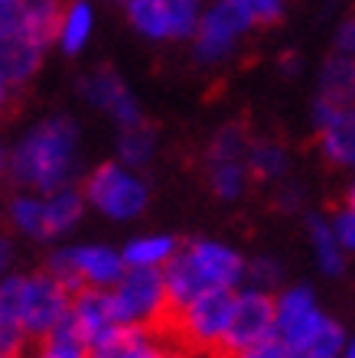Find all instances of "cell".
<instances>
[{"label":"cell","mask_w":355,"mask_h":358,"mask_svg":"<svg viewBox=\"0 0 355 358\" xmlns=\"http://www.w3.org/2000/svg\"><path fill=\"white\" fill-rule=\"evenodd\" d=\"M277 72L284 78H300L303 76V56H300L297 49H284L281 56H277Z\"/></svg>","instance_id":"34"},{"label":"cell","mask_w":355,"mask_h":358,"mask_svg":"<svg viewBox=\"0 0 355 358\" xmlns=\"http://www.w3.org/2000/svg\"><path fill=\"white\" fill-rule=\"evenodd\" d=\"M10 182L29 192H53L82 179V127L69 114L29 124L10 147Z\"/></svg>","instance_id":"1"},{"label":"cell","mask_w":355,"mask_h":358,"mask_svg":"<svg viewBox=\"0 0 355 358\" xmlns=\"http://www.w3.org/2000/svg\"><path fill=\"white\" fill-rule=\"evenodd\" d=\"M244 160H248V173H251L254 182L274 186V182L290 176V150L277 137H251Z\"/></svg>","instance_id":"23"},{"label":"cell","mask_w":355,"mask_h":358,"mask_svg":"<svg viewBox=\"0 0 355 358\" xmlns=\"http://www.w3.org/2000/svg\"><path fill=\"white\" fill-rule=\"evenodd\" d=\"M20 355H23V352H20L17 345H13V342H10L7 336L0 332V358H20Z\"/></svg>","instance_id":"36"},{"label":"cell","mask_w":355,"mask_h":358,"mask_svg":"<svg viewBox=\"0 0 355 358\" xmlns=\"http://www.w3.org/2000/svg\"><path fill=\"white\" fill-rule=\"evenodd\" d=\"M244 287L277 293L284 287V264L274 255L248 257V264H244Z\"/></svg>","instance_id":"28"},{"label":"cell","mask_w":355,"mask_h":358,"mask_svg":"<svg viewBox=\"0 0 355 358\" xmlns=\"http://www.w3.org/2000/svg\"><path fill=\"white\" fill-rule=\"evenodd\" d=\"M10 176V147H4L0 143V179Z\"/></svg>","instance_id":"37"},{"label":"cell","mask_w":355,"mask_h":358,"mask_svg":"<svg viewBox=\"0 0 355 358\" xmlns=\"http://www.w3.org/2000/svg\"><path fill=\"white\" fill-rule=\"evenodd\" d=\"M316 98L326 104H355V59L329 52L316 72Z\"/></svg>","instance_id":"20"},{"label":"cell","mask_w":355,"mask_h":358,"mask_svg":"<svg viewBox=\"0 0 355 358\" xmlns=\"http://www.w3.org/2000/svg\"><path fill=\"white\" fill-rule=\"evenodd\" d=\"M85 196L78 186H62L53 192H29L20 189L17 196L7 202V222L17 235L39 241V245H53L62 241L82 225Z\"/></svg>","instance_id":"4"},{"label":"cell","mask_w":355,"mask_h":358,"mask_svg":"<svg viewBox=\"0 0 355 358\" xmlns=\"http://www.w3.org/2000/svg\"><path fill=\"white\" fill-rule=\"evenodd\" d=\"M274 320H277V339L297 358H336L349 339L342 322H336L319 306V296L307 283H290L274 293Z\"/></svg>","instance_id":"3"},{"label":"cell","mask_w":355,"mask_h":358,"mask_svg":"<svg viewBox=\"0 0 355 358\" xmlns=\"http://www.w3.org/2000/svg\"><path fill=\"white\" fill-rule=\"evenodd\" d=\"M92 358H189V355L179 352V345H169L160 329L121 326L102 345H95Z\"/></svg>","instance_id":"16"},{"label":"cell","mask_w":355,"mask_h":358,"mask_svg":"<svg viewBox=\"0 0 355 358\" xmlns=\"http://www.w3.org/2000/svg\"><path fill=\"white\" fill-rule=\"evenodd\" d=\"M228 358H297V355L274 336V339H264V342H258V345H251V349L235 352V355H228Z\"/></svg>","instance_id":"32"},{"label":"cell","mask_w":355,"mask_h":358,"mask_svg":"<svg viewBox=\"0 0 355 358\" xmlns=\"http://www.w3.org/2000/svg\"><path fill=\"white\" fill-rule=\"evenodd\" d=\"M309 117L316 127L319 157L333 170L355 173V104H326L313 98Z\"/></svg>","instance_id":"14"},{"label":"cell","mask_w":355,"mask_h":358,"mask_svg":"<svg viewBox=\"0 0 355 358\" xmlns=\"http://www.w3.org/2000/svg\"><path fill=\"white\" fill-rule=\"evenodd\" d=\"M244 264L248 257L238 248L215 241V238H193L186 245H179L173 261L163 267L169 306L176 310L209 290L235 293L238 287H244Z\"/></svg>","instance_id":"2"},{"label":"cell","mask_w":355,"mask_h":358,"mask_svg":"<svg viewBox=\"0 0 355 358\" xmlns=\"http://www.w3.org/2000/svg\"><path fill=\"white\" fill-rule=\"evenodd\" d=\"M75 92L92 111L104 114L114 127H127V124L144 121V108L137 101L134 88L121 78V72L111 66H95L78 76Z\"/></svg>","instance_id":"13"},{"label":"cell","mask_w":355,"mask_h":358,"mask_svg":"<svg viewBox=\"0 0 355 358\" xmlns=\"http://www.w3.org/2000/svg\"><path fill=\"white\" fill-rule=\"evenodd\" d=\"M206 0H134L124 7L127 23L147 43H183L193 39Z\"/></svg>","instance_id":"11"},{"label":"cell","mask_w":355,"mask_h":358,"mask_svg":"<svg viewBox=\"0 0 355 358\" xmlns=\"http://www.w3.org/2000/svg\"><path fill=\"white\" fill-rule=\"evenodd\" d=\"M329 225H333V231H336L342 251H346L349 257H355V206L342 202V206L329 215Z\"/></svg>","instance_id":"31"},{"label":"cell","mask_w":355,"mask_h":358,"mask_svg":"<svg viewBox=\"0 0 355 358\" xmlns=\"http://www.w3.org/2000/svg\"><path fill=\"white\" fill-rule=\"evenodd\" d=\"M254 33V27L238 13L232 0H209L202 7V17L193 33V59L206 69L228 66L242 52L244 39Z\"/></svg>","instance_id":"9"},{"label":"cell","mask_w":355,"mask_h":358,"mask_svg":"<svg viewBox=\"0 0 355 358\" xmlns=\"http://www.w3.org/2000/svg\"><path fill=\"white\" fill-rule=\"evenodd\" d=\"M251 147V134L244 124H222L206 143V163L212 160H244Z\"/></svg>","instance_id":"27"},{"label":"cell","mask_w":355,"mask_h":358,"mask_svg":"<svg viewBox=\"0 0 355 358\" xmlns=\"http://www.w3.org/2000/svg\"><path fill=\"white\" fill-rule=\"evenodd\" d=\"M111 306L118 313L121 326H137V329H167L169 322V293L163 283V271H137L127 267L124 277L114 283Z\"/></svg>","instance_id":"8"},{"label":"cell","mask_w":355,"mask_h":358,"mask_svg":"<svg viewBox=\"0 0 355 358\" xmlns=\"http://www.w3.org/2000/svg\"><path fill=\"white\" fill-rule=\"evenodd\" d=\"M238 13H242L254 29H264V27H274L281 23V17L287 13V0H232Z\"/></svg>","instance_id":"29"},{"label":"cell","mask_w":355,"mask_h":358,"mask_svg":"<svg viewBox=\"0 0 355 358\" xmlns=\"http://www.w3.org/2000/svg\"><path fill=\"white\" fill-rule=\"evenodd\" d=\"M118 3H124V7H127V3H134V0H118Z\"/></svg>","instance_id":"40"},{"label":"cell","mask_w":355,"mask_h":358,"mask_svg":"<svg viewBox=\"0 0 355 358\" xmlns=\"http://www.w3.org/2000/svg\"><path fill=\"white\" fill-rule=\"evenodd\" d=\"M307 358H329V355H307Z\"/></svg>","instance_id":"41"},{"label":"cell","mask_w":355,"mask_h":358,"mask_svg":"<svg viewBox=\"0 0 355 358\" xmlns=\"http://www.w3.org/2000/svg\"><path fill=\"white\" fill-rule=\"evenodd\" d=\"M66 322H69V329H72L88 349L102 345L108 336H114V332L121 329L108 290H78V293H72V310H69Z\"/></svg>","instance_id":"15"},{"label":"cell","mask_w":355,"mask_h":358,"mask_svg":"<svg viewBox=\"0 0 355 358\" xmlns=\"http://www.w3.org/2000/svg\"><path fill=\"white\" fill-rule=\"evenodd\" d=\"M20 358H92V349L69 329L66 322L56 332H49L46 339L29 342V352H23Z\"/></svg>","instance_id":"26"},{"label":"cell","mask_w":355,"mask_h":358,"mask_svg":"<svg viewBox=\"0 0 355 358\" xmlns=\"http://www.w3.org/2000/svg\"><path fill=\"white\" fill-rule=\"evenodd\" d=\"M85 206L108 222H134L150 206V182L141 170H131L118 160L98 163L82 176Z\"/></svg>","instance_id":"5"},{"label":"cell","mask_w":355,"mask_h":358,"mask_svg":"<svg viewBox=\"0 0 355 358\" xmlns=\"http://www.w3.org/2000/svg\"><path fill=\"white\" fill-rule=\"evenodd\" d=\"M72 310V290L49 271L23 273L20 283V332L27 342L46 339L49 332L66 326Z\"/></svg>","instance_id":"10"},{"label":"cell","mask_w":355,"mask_h":358,"mask_svg":"<svg viewBox=\"0 0 355 358\" xmlns=\"http://www.w3.org/2000/svg\"><path fill=\"white\" fill-rule=\"evenodd\" d=\"M333 49L342 52V56H352L355 59V13L339 20L336 27V36H333Z\"/></svg>","instance_id":"33"},{"label":"cell","mask_w":355,"mask_h":358,"mask_svg":"<svg viewBox=\"0 0 355 358\" xmlns=\"http://www.w3.org/2000/svg\"><path fill=\"white\" fill-rule=\"evenodd\" d=\"M274 336H277L274 293L254 290V287H238L232 296V313H228L222 358L251 349V345H258V342H264V339H274Z\"/></svg>","instance_id":"12"},{"label":"cell","mask_w":355,"mask_h":358,"mask_svg":"<svg viewBox=\"0 0 355 358\" xmlns=\"http://www.w3.org/2000/svg\"><path fill=\"white\" fill-rule=\"evenodd\" d=\"M232 296L235 293H228V290L199 293V296H193L189 303H183V306H176V310L169 313L167 329L176 332L179 345L189 349L193 355L222 358Z\"/></svg>","instance_id":"6"},{"label":"cell","mask_w":355,"mask_h":358,"mask_svg":"<svg viewBox=\"0 0 355 358\" xmlns=\"http://www.w3.org/2000/svg\"><path fill=\"white\" fill-rule=\"evenodd\" d=\"M206 182L222 202H238L254 179L248 173V160H212L206 163Z\"/></svg>","instance_id":"24"},{"label":"cell","mask_w":355,"mask_h":358,"mask_svg":"<svg viewBox=\"0 0 355 358\" xmlns=\"http://www.w3.org/2000/svg\"><path fill=\"white\" fill-rule=\"evenodd\" d=\"M46 49L49 43H43V39H7V43H0V76L7 78L10 85L23 88L33 82V76L39 72V66H43V59H46Z\"/></svg>","instance_id":"18"},{"label":"cell","mask_w":355,"mask_h":358,"mask_svg":"<svg viewBox=\"0 0 355 358\" xmlns=\"http://www.w3.org/2000/svg\"><path fill=\"white\" fill-rule=\"evenodd\" d=\"M95 27H98V17L88 0H62V10L53 27V46L62 56H82L95 36Z\"/></svg>","instance_id":"17"},{"label":"cell","mask_w":355,"mask_h":358,"mask_svg":"<svg viewBox=\"0 0 355 358\" xmlns=\"http://www.w3.org/2000/svg\"><path fill=\"white\" fill-rule=\"evenodd\" d=\"M20 283H23V273H13V271L0 280V332L23 352L29 342L20 332Z\"/></svg>","instance_id":"25"},{"label":"cell","mask_w":355,"mask_h":358,"mask_svg":"<svg viewBox=\"0 0 355 358\" xmlns=\"http://www.w3.org/2000/svg\"><path fill=\"white\" fill-rule=\"evenodd\" d=\"M346 202L355 206V173H352V179H349V186H346Z\"/></svg>","instance_id":"39"},{"label":"cell","mask_w":355,"mask_h":358,"mask_svg":"<svg viewBox=\"0 0 355 358\" xmlns=\"http://www.w3.org/2000/svg\"><path fill=\"white\" fill-rule=\"evenodd\" d=\"M303 206H307V189H303V182H297L293 176L274 182V208H277V212L293 215V212H300Z\"/></svg>","instance_id":"30"},{"label":"cell","mask_w":355,"mask_h":358,"mask_svg":"<svg viewBox=\"0 0 355 358\" xmlns=\"http://www.w3.org/2000/svg\"><path fill=\"white\" fill-rule=\"evenodd\" d=\"M10 264H13V245L0 235V280L10 273Z\"/></svg>","instance_id":"35"},{"label":"cell","mask_w":355,"mask_h":358,"mask_svg":"<svg viewBox=\"0 0 355 358\" xmlns=\"http://www.w3.org/2000/svg\"><path fill=\"white\" fill-rule=\"evenodd\" d=\"M307 245H309V255H313V264H316V271L323 277H342L346 273L349 255L339 245L329 218H323V215L307 218Z\"/></svg>","instance_id":"21"},{"label":"cell","mask_w":355,"mask_h":358,"mask_svg":"<svg viewBox=\"0 0 355 358\" xmlns=\"http://www.w3.org/2000/svg\"><path fill=\"white\" fill-rule=\"evenodd\" d=\"M160 150V137H157V127L144 117L137 124H127V127H118L114 134V160L131 166V170H141L153 163Z\"/></svg>","instance_id":"19"},{"label":"cell","mask_w":355,"mask_h":358,"mask_svg":"<svg viewBox=\"0 0 355 358\" xmlns=\"http://www.w3.org/2000/svg\"><path fill=\"white\" fill-rule=\"evenodd\" d=\"M49 273H56L72 293L78 290H111L124 277L121 248L102 245V241H82V245H62L49 257Z\"/></svg>","instance_id":"7"},{"label":"cell","mask_w":355,"mask_h":358,"mask_svg":"<svg viewBox=\"0 0 355 358\" xmlns=\"http://www.w3.org/2000/svg\"><path fill=\"white\" fill-rule=\"evenodd\" d=\"M179 251V241L167 231H147V235H134L121 248L124 264L137 267V271H163Z\"/></svg>","instance_id":"22"},{"label":"cell","mask_w":355,"mask_h":358,"mask_svg":"<svg viewBox=\"0 0 355 358\" xmlns=\"http://www.w3.org/2000/svg\"><path fill=\"white\" fill-rule=\"evenodd\" d=\"M336 358H355V336H349L346 345H342V352H339Z\"/></svg>","instance_id":"38"}]
</instances>
